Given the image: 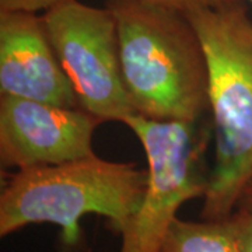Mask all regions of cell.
Instances as JSON below:
<instances>
[{
  "label": "cell",
  "mask_w": 252,
  "mask_h": 252,
  "mask_svg": "<svg viewBox=\"0 0 252 252\" xmlns=\"http://www.w3.org/2000/svg\"><path fill=\"white\" fill-rule=\"evenodd\" d=\"M185 14L206 54L215 142L200 216L220 220L252 182V20L245 0H213Z\"/></svg>",
  "instance_id": "cell-1"
},
{
  "label": "cell",
  "mask_w": 252,
  "mask_h": 252,
  "mask_svg": "<svg viewBox=\"0 0 252 252\" xmlns=\"http://www.w3.org/2000/svg\"><path fill=\"white\" fill-rule=\"evenodd\" d=\"M117 21L122 77L135 114L198 122L209 111L205 49L187 14L149 0H107Z\"/></svg>",
  "instance_id": "cell-2"
},
{
  "label": "cell",
  "mask_w": 252,
  "mask_h": 252,
  "mask_svg": "<svg viewBox=\"0 0 252 252\" xmlns=\"http://www.w3.org/2000/svg\"><path fill=\"white\" fill-rule=\"evenodd\" d=\"M147 168L104 160L93 154L74 161L17 170L0 193V235L30 224L61 228L63 245L83 243L80 219L98 215L121 233L135 215L147 187Z\"/></svg>",
  "instance_id": "cell-3"
},
{
  "label": "cell",
  "mask_w": 252,
  "mask_h": 252,
  "mask_svg": "<svg viewBox=\"0 0 252 252\" xmlns=\"http://www.w3.org/2000/svg\"><path fill=\"white\" fill-rule=\"evenodd\" d=\"M142 143L147 158V187L135 215L122 234L119 252H160L162 240L180 207L203 198L207 188L209 125L198 122L156 121L133 114L124 121Z\"/></svg>",
  "instance_id": "cell-4"
},
{
  "label": "cell",
  "mask_w": 252,
  "mask_h": 252,
  "mask_svg": "<svg viewBox=\"0 0 252 252\" xmlns=\"http://www.w3.org/2000/svg\"><path fill=\"white\" fill-rule=\"evenodd\" d=\"M49 41L81 109L102 122L135 114L126 91L117 21L108 7L63 0L42 14Z\"/></svg>",
  "instance_id": "cell-5"
},
{
  "label": "cell",
  "mask_w": 252,
  "mask_h": 252,
  "mask_svg": "<svg viewBox=\"0 0 252 252\" xmlns=\"http://www.w3.org/2000/svg\"><path fill=\"white\" fill-rule=\"evenodd\" d=\"M101 124L81 108L1 95V167L24 170L93 156V136Z\"/></svg>",
  "instance_id": "cell-6"
},
{
  "label": "cell",
  "mask_w": 252,
  "mask_h": 252,
  "mask_svg": "<svg viewBox=\"0 0 252 252\" xmlns=\"http://www.w3.org/2000/svg\"><path fill=\"white\" fill-rule=\"evenodd\" d=\"M0 95L80 108L38 13L0 11Z\"/></svg>",
  "instance_id": "cell-7"
},
{
  "label": "cell",
  "mask_w": 252,
  "mask_h": 252,
  "mask_svg": "<svg viewBox=\"0 0 252 252\" xmlns=\"http://www.w3.org/2000/svg\"><path fill=\"white\" fill-rule=\"evenodd\" d=\"M160 252H241L233 215L202 221L177 217L162 240Z\"/></svg>",
  "instance_id": "cell-8"
},
{
  "label": "cell",
  "mask_w": 252,
  "mask_h": 252,
  "mask_svg": "<svg viewBox=\"0 0 252 252\" xmlns=\"http://www.w3.org/2000/svg\"><path fill=\"white\" fill-rule=\"evenodd\" d=\"M233 219L237 225L240 251L252 252V212L244 207H237Z\"/></svg>",
  "instance_id": "cell-9"
},
{
  "label": "cell",
  "mask_w": 252,
  "mask_h": 252,
  "mask_svg": "<svg viewBox=\"0 0 252 252\" xmlns=\"http://www.w3.org/2000/svg\"><path fill=\"white\" fill-rule=\"evenodd\" d=\"M63 0H0V11L39 13L56 6Z\"/></svg>",
  "instance_id": "cell-10"
},
{
  "label": "cell",
  "mask_w": 252,
  "mask_h": 252,
  "mask_svg": "<svg viewBox=\"0 0 252 252\" xmlns=\"http://www.w3.org/2000/svg\"><path fill=\"white\" fill-rule=\"evenodd\" d=\"M149 1H154V3L165 4V6H170V7H175V9L185 13L187 10L193 7V6L209 3V1H213V0H149Z\"/></svg>",
  "instance_id": "cell-11"
},
{
  "label": "cell",
  "mask_w": 252,
  "mask_h": 252,
  "mask_svg": "<svg viewBox=\"0 0 252 252\" xmlns=\"http://www.w3.org/2000/svg\"><path fill=\"white\" fill-rule=\"evenodd\" d=\"M237 207H244V209H248L252 212V182L243 192V196L240 199V203Z\"/></svg>",
  "instance_id": "cell-12"
},
{
  "label": "cell",
  "mask_w": 252,
  "mask_h": 252,
  "mask_svg": "<svg viewBox=\"0 0 252 252\" xmlns=\"http://www.w3.org/2000/svg\"><path fill=\"white\" fill-rule=\"evenodd\" d=\"M245 1H251V3H252V0H245Z\"/></svg>",
  "instance_id": "cell-13"
}]
</instances>
